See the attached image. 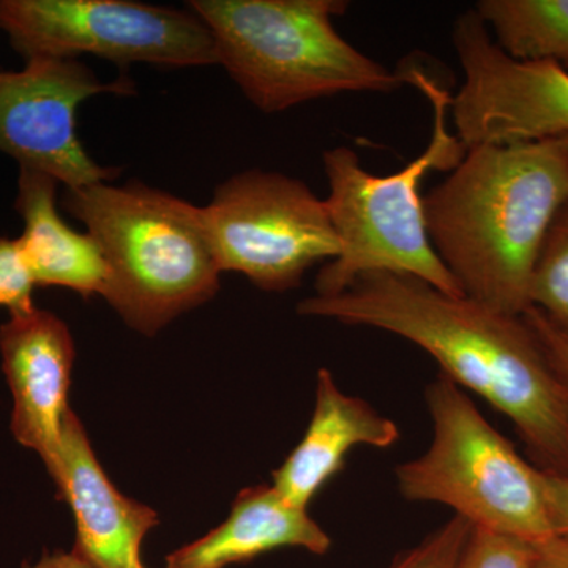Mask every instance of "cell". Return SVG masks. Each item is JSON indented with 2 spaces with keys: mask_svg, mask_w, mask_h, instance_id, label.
I'll list each match as a JSON object with an SVG mask.
<instances>
[{
  "mask_svg": "<svg viewBox=\"0 0 568 568\" xmlns=\"http://www.w3.org/2000/svg\"><path fill=\"white\" fill-rule=\"evenodd\" d=\"M343 0H190L207 26L216 65L257 110L274 114L342 93H390L402 71L358 51L336 31Z\"/></svg>",
  "mask_w": 568,
  "mask_h": 568,
  "instance_id": "5",
  "label": "cell"
},
{
  "mask_svg": "<svg viewBox=\"0 0 568 568\" xmlns=\"http://www.w3.org/2000/svg\"><path fill=\"white\" fill-rule=\"evenodd\" d=\"M22 568H93L88 560L82 559L77 551L71 549L70 552L58 551L51 555H44L39 562L29 566L24 564Z\"/></svg>",
  "mask_w": 568,
  "mask_h": 568,
  "instance_id": "24",
  "label": "cell"
},
{
  "mask_svg": "<svg viewBox=\"0 0 568 568\" xmlns=\"http://www.w3.org/2000/svg\"><path fill=\"white\" fill-rule=\"evenodd\" d=\"M403 70L406 84L416 85L432 104V140L413 162L387 175L366 171L346 145L324 153L328 182L324 201L342 252L321 268L316 295L342 293L355 278L372 272L413 275L443 293L465 295L429 241L420 186L432 171H454L467 149L448 130L450 92L420 67Z\"/></svg>",
  "mask_w": 568,
  "mask_h": 568,
  "instance_id": "4",
  "label": "cell"
},
{
  "mask_svg": "<svg viewBox=\"0 0 568 568\" xmlns=\"http://www.w3.org/2000/svg\"><path fill=\"white\" fill-rule=\"evenodd\" d=\"M33 287L18 239L0 237V306L9 308L10 315L29 312L33 308Z\"/></svg>",
  "mask_w": 568,
  "mask_h": 568,
  "instance_id": "20",
  "label": "cell"
},
{
  "mask_svg": "<svg viewBox=\"0 0 568 568\" xmlns=\"http://www.w3.org/2000/svg\"><path fill=\"white\" fill-rule=\"evenodd\" d=\"M51 478L73 511V551L93 568H145L142 541L159 525L156 511L114 487L73 410L67 416L61 457Z\"/></svg>",
  "mask_w": 568,
  "mask_h": 568,
  "instance_id": "12",
  "label": "cell"
},
{
  "mask_svg": "<svg viewBox=\"0 0 568 568\" xmlns=\"http://www.w3.org/2000/svg\"><path fill=\"white\" fill-rule=\"evenodd\" d=\"M474 10L510 58L568 69V0H480Z\"/></svg>",
  "mask_w": 568,
  "mask_h": 568,
  "instance_id": "16",
  "label": "cell"
},
{
  "mask_svg": "<svg viewBox=\"0 0 568 568\" xmlns=\"http://www.w3.org/2000/svg\"><path fill=\"white\" fill-rule=\"evenodd\" d=\"M297 313L377 328L420 347L440 375L514 424L537 467L568 476V394L525 317L390 272L361 275L338 294L306 297Z\"/></svg>",
  "mask_w": 568,
  "mask_h": 568,
  "instance_id": "1",
  "label": "cell"
},
{
  "mask_svg": "<svg viewBox=\"0 0 568 568\" xmlns=\"http://www.w3.org/2000/svg\"><path fill=\"white\" fill-rule=\"evenodd\" d=\"M102 93L133 95L136 88L125 77L100 81L71 59H32L20 71H0V152L69 190L111 182L119 170L93 162L77 130L81 104Z\"/></svg>",
  "mask_w": 568,
  "mask_h": 568,
  "instance_id": "10",
  "label": "cell"
},
{
  "mask_svg": "<svg viewBox=\"0 0 568 568\" xmlns=\"http://www.w3.org/2000/svg\"><path fill=\"white\" fill-rule=\"evenodd\" d=\"M433 440L396 467L399 495L446 506L473 528L540 545L555 537L540 467L489 424L462 387L439 375L426 387Z\"/></svg>",
  "mask_w": 568,
  "mask_h": 568,
  "instance_id": "6",
  "label": "cell"
},
{
  "mask_svg": "<svg viewBox=\"0 0 568 568\" xmlns=\"http://www.w3.org/2000/svg\"><path fill=\"white\" fill-rule=\"evenodd\" d=\"M398 425L358 396L347 395L331 369H320L312 420L298 446L274 473V487L295 507L313 497L345 466L358 446L387 448L398 443Z\"/></svg>",
  "mask_w": 568,
  "mask_h": 568,
  "instance_id": "13",
  "label": "cell"
},
{
  "mask_svg": "<svg viewBox=\"0 0 568 568\" xmlns=\"http://www.w3.org/2000/svg\"><path fill=\"white\" fill-rule=\"evenodd\" d=\"M0 29L26 62L92 54L121 67L216 65L212 33L190 9L132 0H0Z\"/></svg>",
  "mask_w": 568,
  "mask_h": 568,
  "instance_id": "8",
  "label": "cell"
},
{
  "mask_svg": "<svg viewBox=\"0 0 568 568\" xmlns=\"http://www.w3.org/2000/svg\"><path fill=\"white\" fill-rule=\"evenodd\" d=\"M452 43L465 80L450 114L466 149L568 136L566 69L510 58L474 9L455 20Z\"/></svg>",
  "mask_w": 568,
  "mask_h": 568,
  "instance_id": "9",
  "label": "cell"
},
{
  "mask_svg": "<svg viewBox=\"0 0 568 568\" xmlns=\"http://www.w3.org/2000/svg\"><path fill=\"white\" fill-rule=\"evenodd\" d=\"M62 203L102 250L103 297L140 334H159L219 291L201 207L142 182L67 189Z\"/></svg>",
  "mask_w": 568,
  "mask_h": 568,
  "instance_id": "3",
  "label": "cell"
},
{
  "mask_svg": "<svg viewBox=\"0 0 568 568\" xmlns=\"http://www.w3.org/2000/svg\"><path fill=\"white\" fill-rule=\"evenodd\" d=\"M424 203L429 241L463 294L496 312L525 315L541 245L568 203L558 141L467 149Z\"/></svg>",
  "mask_w": 568,
  "mask_h": 568,
  "instance_id": "2",
  "label": "cell"
},
{
  "mask_svg": "<svg viewBox=\"0 0 568 568\" xmlns=\"http://www.w3.org/2000/svg\"><path fill=\"white\" fill-rule=\"evenodd\" d=\"M473 526L454 515L417 547L402 552L388 568H455Z\"/></svg>",
  "mask_w": 568,
  "mask_h": 568,
  "instance_id": "19",
  "label": "cell"
},
{
  "mask_svg": "<svg viewBox=\"0 0 568 568\" xmlns=\"http://www.w3.org/2000/svg\"><path fill=\"white\" fill-rule=\"evenodd\" d=\"M541 485L555 536L568 537V476L541 469Z\"/></svg>",
  "mask_w": 568,
  "mask_h": 568,
  "instance_id": "22",
  "label": "cell"
},
{
  "mask_svg": "<svg viewBox=\"0 0 568 568\" xmlns=\"http://www.w3.org/2000/svg\"><path fill=\"white\" fill-rule=\"evenodd\" d=\"M536 545L473 528L455 568H530Z\"/></svg>",
  "mask_w": 568,
  "mask_h": 568,
  "instance_id": "18",
  "label": "cell"
},
{
  "mask_svg": "<svg viewBox=\"0 0 568 568\" xmlns=\"http://www.w3.org/2000/svg\"><path fill=\"white\" fill-rule=\"evenodd\" d=\"M556 141H558L560 151H562L564 156H566V162L568 166V136L558 138V140Z\"/></svg>",
  "mask_w": 568,
  "mask_h": 568,
  "instance_id": "25",
  "label": "cell"
},
{
  "mask_svg": "<svg viewBox=\"0 0 568 568\" xmlns=\"http://www.w3.org/2000/svg\"><path fill=\"white\" fill-rule=\"evenodd\" d=\"M304 548L327 555L332 538L306 508L284 500L274 487L242 489L219 528L168 555L166 568H226L274 549Z\"/></svg>",
  "mask_w": 568,
  "mask_h": 568,
  "instance_id": "14",
  "label": "cell"
},
{
  "mask_svg": "<svg viewBox=\"0 0 568 568\" xmlns=\"http://www.w3.org/2000/svg\"><path fill=\"white\" fill-rule=\"evenodd\" d=\"M201 211L222 274L245 275L268 293L294 290L310 268L342 252L325 201L276 171L233 175Z\"/></svg>",
  "mask_w": 568,
  "mask_h": 568,
  "instance_id": "7",
  "label": "cell"
},
{
  "mask_svg": "<svg viewBox=\"0 0 568 568\" xmlns=\"http://www.w3.org/2000/svg\"><path fill=\"white\" fill-rule=\"evenodd\" d=\"M0 354L13 396L11 433L22 447L39 454L52 477L71 410L67 399L74 343L69 327L36 306L10 315L0 327Z\"/></svg>",
  "mask_w": 568,
  "mask_h": 568,
  "instance_id": "11",
  "label": "cell"
},
{
  "mask_svg": "<svg viewBox=\"0 0 568 568\" xmlns=\"http://www.w3.org/2000/svg\"><path fill=\"white\" fill-rule=\"evenodd\" d=\"M528 323L530 331L537 336L541 349L559 376L568 394V334L555 327L547 317L541 315L536 308H529L523 315Z\"/></svg>",
  "mask_w": 568,
  "mask_h": 568,
  "instance_id": "21",
  "label": "cell"
},
{
  "mask_svg": "<svg viewBox=\"0 0 568 568\" xmlns=\"http://www.w3.org/2000/svg\"><path fill=\"white\" fill-rule=\"evenodd\" d=\"M58 181L40 171L20 168L14 209L24 222L18 244L36 286H59L82 297L103 295L108 265L91 234L63 222L55 205Z\"/></svg>",
  "mask_w": 568,
  "mask_h": 568,
  "instance_id": "15",
  "label": "cell"
},
{
  "mask_svg": "<svg viewBox=\"0 0 568 568\" xmlns=\"http://www.w3.org/2000/svg\"><path fill=\"white\" fill-rule=\"evenodd\" d=\"M530 568H568V537L555 536L536 545Z\"/></svg>",
  "mask_w": 568,
  "mask_h": 568,
  "instance_id": "23",
  "label": "cell"
},
{
  "mask_svg": "<svg viewBox=\"0 0 568 568\" xmlns=\"http://www.w3.org/2000/svg\"><path fill=\"white\" fill-rule=\"evenodd\" d=\"M530 308H536L549 323L568 334V203L552 220L541 245L532 283Z\"/></svg>",
  "mask_w": 568,
  "mask_h": 568,
  "instance_id": "17",
  "label": "cell"
}]
</instances>
